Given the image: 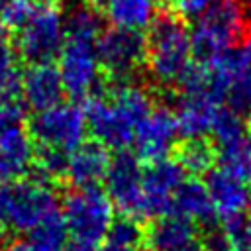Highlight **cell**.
<instances>
[{
  "instance_id": "7402d4cb",
  "label": "cell",
  "mask_w": 251,
  "mask_h": 251,
  "mask_svg": "<svg viewBox=\"0 0 251 251\" xmlns=\"http://www.w3.org/2000/svg\"><path fill=\"white\" fill-rule=\"evenodd\" d=\"M65 33L67 39L98 41L102 35V14L96 6L75 4L65 16Z\"/></svg>"
},
{
  "instance_id": "f1b7e54d",
  "label": "cell",
  "mask_w": 251,
  "mask_h": 251,
  "mask_svg": "<svg viewBox=\"0 0 251 251\" xmlns=\"http://www.w3.org/2000/svg\"><path fill=\"white\" fill-rule=\"evenodd\" d=\"M37 0H8L4 6V12L0 16L2 24L10 29H20L35 12Z\"/></svg>"
},
{
  "instance_id": "5b68a950",
  "label": "cell",
  "mask_w": 251,
  "mask_h": 251,
  "mask_svg": "<svg viewBox=\"0 0 251 251\" xmlns=\"http://www.w3.org/2000/svg\"><path fill=\"white\" fill-rule=\"evenodd\" d=\"M65 18L55 4L39 2L31 18L18 29L16 51L27 65L53 63L65 45Z\"/></svg>"
},
{
  "instance_id": "8d00e7d4",
  "label": "cell",
  "mask_w": 251,
  "mask_h": 251,
  "mask_svg": "<svg viewBox=\"0 0 251 251\" xmlns=\"http://www.w3.org/2000/svg\"><path fill=\"white\" fill-rule=\"evenodd\" d=\"M100 251H137V249H126V247H116V245H110V243H106Z\"/></svg>"
},
{
  "instance_id": "f35d334b",
  "label": "cell",
  "mask_w": 251,
  "mask_h": 251,
  "mask_svg": "<svg viewBox=\"0 0 251 251\" xmlns=\"http://www.w3.org/2000/svg\"><path fill=\"white\" fill-rule=\"evenodd\" d=\"M247 129L251 131V114H249V118H247Z\"/></svg>"
},
{
  "instance_id": "4316f807",
  "label": "cell",
  "mask_w": 251,
  "mask_h": 251,
  "mask_svg": "<svg viewBox=\"0 0 251 251\" xmlns=\"http://www.w3.org/2000/svg\"><path fill=\"white\" fill-rule=\"evenodd\" d=\"M69 157L71 153L61 151V149H53V147H39V151L35 153L33 165L37 169V175L45 180H55L61 176H67V169H69Z\"/></svg>"
},
{
  "instance_id": "836d02e7",
  "label": "cell",
  "mask_w": 251,
  "mask_h": 251,
  "mask_svg": "<svg viewBox=\"0 0 251 251\" xmlns=\"http://www.w3.org/2000/svg\"><path fill=\"white\" fill-rule=\"evenodd\" d=\"M231 243H233L235 251H251V222H249L247 229H245L237 239H233Z\"/></svg>"
},
{
  "instance_id": "8fae6325",
  "label": "cell",
  "mask_w": 251,
  "mask_h": 251,
  "mask_svg": "<svg viewBox=\"0 0 251 251\" xmlns=\"http://www.w3.org/2000/svg\"><path fill=\"white\" fill-rule=\"evenodd\" d=\"M178 137L175 110L169 104H157L153 112L137 126L135 131V155L139 161L153 163L169 157L175 151Z\"/></svg>"
},
{
  "instance_id": "e575fe53",
  "label": "cell",
  "mask_w": 251,
  "mask_h": 251,
  "mask_svg": "<svg viewBox=\"0 0 251 251\" xmlns=\"http://www.w3.org/2000/svg\"><path fill=\"white\" fill-rule=\"evenodd\" d=\"M8 229L6 226V184H0V231Z\"/></svg>"
},
{
  "instance_id": "9c48e42d",
  "label": "cell",
  "mask_w": 251,
  "mask_h": 251,
  "mask_svg": "<svg viewBox=\"0 0 251 251\" xmlns=\"http://www.w3.org/2000/svg\"><path fill=\"white\" fill-rule=\"evenodd\" d=\"M86 114L76 104L61 102L47 110L35 112L27 124V131L39 147H53L61 151H75L84 143L86 135Z\"/></svg>"
},
{
  "instance_id": "b9f144b4",
  "label": "cell",
  "mask_w": 251,
  "mask_h": 251,
  "mask_svg": "<svg viewBox=\"0 0 251 251\" xmlns=\"http://www.w3.org/2000/svg\"><path fill=\"white\" fill-rule=\"evenodd\" d=\"M239 2H241V4H243V2H251V0H239Z\"/></svg>"
},
{
  "instance_id": "e0dca14e",
  "label": "cell",
  "mask_w": 251,
  "mask_h": 251,
  "mask_svg": "<svg viewBox=\"0 0 251 251\" xmlns=\"http://www.w3.org/2000/svg\"><path fill=\"white\" fill-rule=\"evenodd\" d=\"M35 159V145L25 127H20L0 141V184L22 178Z\"/></svg>"
},
{
  "instance_id": "d590c367",
  "label": "cell",
  "mask_w": 251,
  "mask_h": 251,
  "mask_svg": "<svg viewBox=\"0 0 251 251\" xmlns=\"http://www.w3.org/2000/svg\"><path fill=\"white\" fill-rule=\"evenodd\" d=\"M176 251H202V243H200V237H196V239H192V241L184 243V245H182V247H178Z\"/></svg>"
},
{
  "instance_id": "7bdbcfd3",
  "label": "cell",
  "mask_w": 251,
  "mask_h": 251,
  "mask_svg": "<svg viewBox=\"0 0 251 251\" xmlns=\"http://www.w3.org/2000/svg\"><path fill=\"white\" fill-rule=\"evenodd\" d=\"M249 220H251V216H249Z\"/></svg>"
},
{
  "instance_id": "ee69618b",
  "label": "cell",
  "mask_w": 251,
  "mask_h": 251,
  "mask_svg": "<svg viewBox=\"0 0 251 251\" xmlns=\"http://www.w3.org/2000/svg\"><path fill=\"white\" fill-rule=\"evenodd\" d=\"M96 2H98V0H96Z\"/></svg>"
},
{
  "instance_id": "5bb4252c",
  "label": "cell",
  "mask_w": 251,
  "mask_h": 251,
  "mask_svg": "<svg viewBox=\"0 0 251 251\" xmlns=\"http://www.w3.org/2000/svg\"><path fill=\"white\" fill-rule=\"evenodd\" d=\"M110 167L108 147L100 141H84L69 157L67 178L75 188H92L104 182Z\"/></svg>"
},
{
  "instance_id": "74e56055",
  "label": "cell",
  "mask_w": 251,
  "mask_h": 251,
  "mask_svg": "<svg viewBox=\"0 0 251 251\" xmlns=\"http://www.w3.org/2000/svg\"><path fill=\"white\" fill-rule=\"evenodd\" d=\"M6 2H8V0H0V16H2V12H4V6H6Z\"/></svg>"
},
{
  "instance_id": "d4e9b609",
  "label": "cell",
  "mask_w": 251,
  "mask_h": 251,
  "mask_svg": "<svg viewBox=\"0 0 251 251\" xmlns=\"http://www.w3.org/2000/svg\"><path fill=\"white\" fill-rule=\"evenodd\" d=\"M145 239H147V227H143V222L126 214L114 216L112 226L108 229L106 241L116 247H126V249H145Z\"/></svg>"
},
{
  "instance_id": "484cf974",
  "label": "cell",
  "mask_w": 251,
  "mask_h": 251,
  "mask_svg": "<svg viewBox=\"0 0 251 251\" xmlns=\"http://www.w3.org/2000/svg\"><path fill=\"white\" fill-rule=\"evenodd\" d=\"M218 161L222 163V169L229 171L231 175H235L245 182H251V141L249 139L218 149Z\"/></svg>"
},
{
  "instance_id": "1f68e13d",
  "label": "cell",
  "mask_w": 251,
  "mask_h": 251,
  "mask_svg": "<svg viewBox=\"0 0 251 251\" xmlns=\"http://www.w3.org/2000/svg\"><path fill=\"white\" fill-rule=\"evenodd\" d=\"M212 2L214 0H176L171 10L180 14L184 20H198L212 6Z\"/></svg>"
},
{
  "instance_id": "277c9868",
  "label": "cell",
  "mask_w": 251,
  "mask_h": 251,
  "mask_svg": "<svg viewBox=\"0 0 251 251\" xmlns=\"http://www.w3.org/2000/svg\"><path fill=\"white\" fill-rule=\"evenodd\" d=\"M61 216L75 243L96 247L108 235L114 220V204L100 188H75L63 198Z\"/></svg>"
},
{
  "instance_id": "f546056e",
  "label": "cell",
  "mask_w": 251,
  "mask_h": 251,
  "mask_svg": "<svg viewBox=\"0 0 251 251\" xmlns=\"http://www.w3.org/2000/svg\"><path fill=\"white\" fill-rule=\"evenodd\" d=\"M24 102L0 104V141L12 131L24 127Z\"/></svg>"
},
{
  "instance_id": "44dd1931",
  "label": "cell",
  "mask_w": 251,
  "mask_h": 251,
  "mask_svg": "<svg viewBox=\"0 0 251 251\" xmlns=\"http://www.w3.org/2000/svg\"><path fill=\"white\" fill-rule=\"evenodd\" d=\"M106 18L116 27L141 29L157 14V0H102Z\"/></svg>"
},
{
  "instance_id": "d6986e66",
  "label": "cell",
  "mask_w": 251,
  "mask_h": 251,
  "mask_svg": "<svg viewBox=\"0 0 251 251\" xmlns=\"http://www.w3.org/2000/svg\"><path fill=\"white\" fill-rule=\"evenodd\" d=\"M220 106L208 98L200 96H178V104L175 110L178 135L186 137H202L208 135L212 127V118Z\"/></svg>"
},
{
  "instance_id": "ffe728a7",
  "label": "cell",
  "mask_w": 251,
  "mask_h": 251,
  "mask_svg": "<svg viewBox=\"0 0 251 251\" xmlns=\"http://www.w3.org/2000/svg\"><path fill=\"white\" fill-rule=\"evenodd\" d=\"M175 159L182 165V169L190 175H208L218 163V147L206 135L202 137H186L175 145Z\"/></svg>"
},
{
  "instance_id": "4dcf8cb0",
  "label": "cell",
  "mask_w": 251,
  "mask_h": 251,
  "mask_svg": "<svg viewBox=\"0 0 251 251\" xmlns=\"http://www.w3.org/2000/svg\"><path fill=\"white\" fill-rule=\"evenodd\" d=\"M200 243L202 251H235L231 239L224 231L216 229H204V233L200 235Z\"/></svg>"
},
{
  "instance_id": "603a6c76",
  "label": "cell",
  "mask_w": 251,
  "mask_h": 251,
  "mask_svg": "<svg viewBox=\"0 0 251 251\" xmlns=\"http://www.w3.org/2000/svg\"><path fill=\"white\" fill-rule=\"evenodd\" d=\"M247 124L243 118L233 112L231 108H218L214 118H212V127L210 133L214 137V143L218 149L235 145L243 139H247Z\"/></svg>"
},
{
  "instance_id": "7c38bea8",
  "label": "cell",
  "mask_w": 251,
  "mask_h": 251,
  "mask_svg": "<svg viewBox=\"0 0 251 251\" xmlns=\"http://www.w3.org/2000/svg\"><path fill=\"white\" fill-rule=\"evenodd\" d=\"M186 171L175 157H165L143 167L145 220H155L171 212L173 192L184 182Z\"/></svg>"
},
{
  "instance_id": "ab89813d",
  "label": "cell",
  "mask_w": 251,
  "mask_h": 251,
  "mask_svg": "<svg viewBox=\"0 0 251 251\" xmlns=\"http://www.w3.org/2000/svg\"><path fill=\"white\" fill-rule=\"evenodd\" d=\"M37 2H47V4H53L55 0H37Z\"/></svg>"
},
{
  "instance_id": "7a4b0ae2",
  "label": "cell",
  "mask_w": 251,
  "mask_h": 251,
  "mask_svg": "<svg viewBox=\"0 0 251 251\" xmlns=\"http://www.w3.org/2000/svg\"><path fill=\"white\" fill-rule=\"evenodd\" d=\"M147 63L155 86H176L190 67V33L186 20L175 10L157 12L147 31Z\"/></svg>"
},
{
  "instance_id": "30bf717a",
  "label": "cell",
  "mask_w": 251,
  "mask_h": 251,
  "mask_svg": "<svg viewBox=\"0 0 251 251\" xmlns=\"http://www.w3.org/2000/svg\"><path fill=\"white\" fill-rule=\"evenodd\" d=\"M106 194L120 214L137 218L145 222V202H143V167L139 157L129 151H118L110 159L106 173Z\"/></svg>"
},
{
  "instance_id": "6da1fadb",
  "label": "cell",
  "mask_w": 251,
  "mask_h": 251,
  "mask_svg": "<svg viewBox=\"0 0 251 251\" xmlns=\"http://www.w3.org/2000/svg\"><path fill=\"white\" fill-rule=\"evenodd\" d=\"M153 108L155 96L149 88L137 82H108L102 94L86 100L84 114L96 141L108 149L124 151L133 143L137 126Z\"/></svg>"
},
{
  "instance_id": "cb8c5ba5",
  "label": "cell",
  "mask_w": 251,
  "mask_h": 251,
  "mask_svg": "<svg viewBox=\"0 0 251 251\" xmlns=\"http://www.w3.org/2000/svg\"><path fill=\"white\" fill-rule=\"evenodd\" d=\"M67 239H69V231L59 212H55L39 226H35L27 237V241L35 247V251H65Z\"/></svg>"
},
{
  "instance_id": "83f0119b",
  "label": "cell",
  "mask_w": 251,
  "mask_h": 251,
  "mask_svg": "<svg viewBox=\"0 0 251 251\" xmlns=\"http://www.w3.org/2000/svg\"><path fill=\"white\" fill-rule=\"evenodd\" d=\"M22 88H24V75L20 73L16 63L0 69V104L20 102Z\"/></svg>"
},
{
  "instance_id": "2e32d148",
  "label": "cell",
  "mask_w": 251,
  "mask_h": 251,
  "mask_svg": "<svg viewBox=\"0 0 251 251\" xmlns=\"http://www.w3.org/2000/svg\"><path fill=\"white\" fill-rule=\"evenodd\" d=\"M169 214L184 216L202 229H212L210 226L218 222V210L210 198L206 184H202L200 180H184L173 192Z\"/></svg>"
},
{
  "instance_id": "8992f818",
  "label": "cell",
  "mask_w": 251,
  "mask_h": 251,
  "mask_svg": "<svg viewBox=\"0 0 251 251\" xmlns=\"http://www.w3.org/2000/svg\"><path fill=\"white\" fill-rule=\"evenodd\" d=\"M96 53L108 82H133L147 63V37L139 29L114 25L98 37Z\"/></svg>"
},
{
  "instance_id": "ac0fdd59",
  "label": "cell",
  "mask_w": 251,
  "mask_h": 251,
  "mask_svg": "<svg viewBox=\"0 0 251 251\" xmlns=\"http://www.w3.org/2000/svg\"><path fill=\"white\" fill-rule=\"evenodd\" d=\"M196 235L198 226L192 220L176 214H167L155 218L147 227L145 251H176L184 243L196 239Z\"/></svg>"
},
{
  "instance_id": "ba28073f",
  "label": "cell",
  "mask_w": 251,
  "mask_h": 251,
  "mask_svg": "<svg viewBox=\"0 0 251 251\" xmlns=\"http://www.w3.org/2000/svg\"><path fill=\"white\" fill-rule=\"evenodd\" d=\"M59 73L65 92L75 100H88L106 90V76L102 78V67L94 41L65 39L59 55Z\"/></svg>"
},
{
  "instance_id": "52a82bcc",
  "label": "cell",
  "mask_w": 251,
  "mask_h": 251,
  "mask_svg": "<svg viewBox=\"0 0 251 251\" xmlns=\"http://www.w3.org/2000/svg\"><path fill=\"white\" fill-rule=\"evenodd\" d=\"M57 212V196L51 182L37 178H18L6 184V226L14 231H31Z\"/></svg>"
},
{
  "instance_id": "60d3db41",
  "label": "cell",
  "mask_w": 251,
  "mask_h": 251,
  "mask_svg": "<svg viewBox=\"0 0 251 251\" xmlns=\"http://www.w3.org/2000/svg\"><path fill=\"white\" fill-rule=\"evenodd\" d=\"M165 2H167V4H169V6H173V4H175V2H176V0H165Z\"/></svg>"
},
{
  "instance_id": "3957f363",
  "label": "cell",
  "mask_w": 251,
  "mask_h": 251,
  "mask_svg": "<svg viewBox=\"0 0 251 251\" xmlns=\"http://www.w3.org/2000/svg\"><path fill=\"white\" fill-rule=\"evenodd\" d=\"M251 37V18L239 0H214L196 20L190 51L196 63L212 65L224 51L243 45Z\"/></svg>"
},
{
  "instance_id": "d6a6232c",
  "label": "cell",
  "mask_w": 251,
  "mask_h": 251,
  "mask_svg": "<svg viewBox=\"0 0 251 251\" xmlns=\"http://www.w3.org/2000/svg\"><path fill=\"white\" fill-rule=\"evenodd\" d=\"M14 45L10 41L8 29L4 24H0V69L14 65Z\"/></svg>"
},
{
  "instance_id": "4fadbf2b",
  "label": "cell",
  "mask_w": 251,
  "mask_h": 251,
  "mask_svg": "<svg viewBox=\"0 0 251 251\" xmlns=\"http://www.w3.org/2000/svg\"><path fill=\"white\" fill-rule=\"evenodd\" d=\"M65 86L59 73V67L53 63L43 65H29L27 73L24 75V88L22 100L35 112L47 110L63 102Z\"/></svg>"
},
{
  "instance_id": "9a60e30c",
  "label": "cell",
  "mask_w": 251,
  "mask_h": 251,
  "mask_svg": "<svg viewBox=\"0 0 251 251\" xmlns=\"http://www.w3.org/2000/svg\"><path fill=\"white\" fill-rule=\"evenodd\" d=\"M206 188L218 216L245 212L251 208V182H245L226 169H212L206 175Z\"/></svg>"
}]
</instances>
